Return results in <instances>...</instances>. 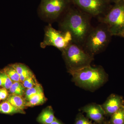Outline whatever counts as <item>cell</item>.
<instances>
[{
	"label": "cell",
	"instance_id": "obj_11",
	"mask_svg": "<svg viewBox=\"0 0 124 124\" xmlns=\"http://www.w3.org/2000/svg\"><path fill=\"white\" fill-rule=\"evenodd\" d=\"M56 119L53 108L48 106L42 111L37 120L41 124H50Z\"/></svg>",
	"mask_w": 124,
	"mask_h": 124
},
{
	"label": "cell",
	"instance_id": "obj_5",
	"mask_svg": "<svg viewBox=\"0 0 124 124\" xmlns=\"http://www.w3.org/2000/svg\"><path fill=\"white\" fill-rule=\"evenodd\" d=\"M100 21L107 26L112 35L121 37L124 32V0L114 4Z\"/></svg>",
	"mask_w": 124,
	"mask_h": 124
},
{
	"label": "cell",
	"instance_id": "obj_15",
	"mask_svg": "<svg viewBox=\"0 0 124 124\" xmlns=\"http://www.w3.org/2000/svg\"><path fill=\"white\" fill-rule=\"evenodd\" d=\"M110 124H124V106L110 116Z\"/></svg>",
	"mask_w": 124,
	"mask_h": 124
},
{
	"label": "cell",
	"instance_id": "obj_1",
	"mask_svg": "<svg viewBox=\"0 0 124 124\" xmlns=\"http://www.w3.org/2000/svg\"><path fill=\"white\" fill-rule=\"evenodd\" d=\"M59 23L60 31L69 32L73 42L82 46L92 28L91 16L76 9L68 8Z\"/></svg>",
	"mask_w": 124,
	"mask_h": 124
},
{
	"label": "cell",
	"instance_id": "obj_24",
	"mask_svg": "<svg viewBox=\"0 0 124 124\" xmlns=\"http://www.w3.org/2000/svg\"><path fill=\"white\" fill-rule=\"evenodd\" d=\"M50 124H63L61 121L59 120L56 119L53 122H52Z\"/></svg>",
	"mask_w": 124,
	"mask_h": 124
},
{
	"label": "cell",
	"instance_id": "obj_23",
	"mask_svg": "<svg viewBox=\"0 0 124 124\" xmlns=\"http://www.w3.org/2000/svg\"><path fill=\"white\" fill-rule=\"evenodd\" d=\"M8 93L6 89L3 88L0 89V98L1 100H5L7 99Z\"/></svg>",
	"mask_w": 124,
	"mask_h": 124
},
{
	"label": "cell",
	"instance_id": "obj_4",
	"mask_svg": "<svg viewBox=\"0 0 124 124\" xmlns=\"http://www.w3.org/2000/svg\"><path fill=\"white\" fill-rule=\"evenodd\" d=\"M68 71L76 70L91 65L93 56L80 46L72 42L62 51Z\"/></svg>",
	"mask_w": 124,
	"mask_h": 124
},
{
	"label": "cell",
	"instance_id": "obj_8",
	"mask_svg": "<svg viewBox=\"0 0 124 124\" xmlns=\"http://www.w3.org/2000/svg\"><path fill=\"white\" fill-rule=\"evenodd\" d=\"M82 11L91 16L101 15L110 7L108 0H71Z\"/></svg>",
	"mask_w": 124,
	"mask_h": 124
},
{
	"label": "cell",
	"instance_id": "obj_9",
	"mask_svg": "<svg viewBox=\"0 0 124 124\" xmlns=\"http://www.w3.org/2000/svg\"><path fill=\"white\" fill-rule=\"evenodd\" d=\"M81 110L85 113L87 118L97 124H101L105 121L106 114L101 105L90 103L83 107Z\"/></svg>",
	"mask_w": 124,
	"mask_h": 124
},
{
	"label": "cell",
	"instance_id": "obj_7",
	"mask_svg": "<svg viewBox=\"0 0 124 124\" xmlns=\"http://www.w3.org/2000/svg\"><path fill=\"white\" fill-rule=\"evenodd\" d=\"M72 42L73 40L69 32L57 30L49 23L45 28L44 38L40 46L45 48L47 46H53L62 52Z\"/></svg>",
	"mask_w": 124,
	"mask_h": 124
},
{
	"label": "cell",
	"instance_id": "obj_2",
	"mask_svg": "<svg viewBox=\"0 0 124 124\" xmlns=\"http://www.w3.org/2000/svg\"><path fill=\"white\" fill-rule=\"evenodd\" d=\"M68 72L72 76V81L77 86L90 91L100 88L108 79V75L101 66L90 65Z\"/></svg>",
	"mask_w": 124,
	"mask_h": 124
},
{
	"label": "cell",
	"instance_id": "obj_22",
	"mask_svg": "<svg viewBox=\"0 0 124 124\" xmlns=\"http://www.w3.org/2000/svg\"><path fill=\"white\" fill-rule=\"evenodd\" d=\"M33 75H34L32 71L27 67V68L19 75L20 82H23L28 78Z\"/></svg>",
	"mask_w": 124,
	"mask_h": 124
},
{
	"label": "cell",
	"instance_id": "obj_29",
	"mask_svg": "<svg viewBox=\"0 0 124 124\" xmlns=\"http://www.w3.org/2000/svg\"><path fill=\"white\" fill-rule=\"evenodd\" d=\"M1 100L0 98V100Z\"/></svg>",
	"mask_w": 124,
	"mask_h": 124
},
{
	"label": "cell",
	"instance_id": "obj_14",
	"mask_svg": "<svg viewBox=\"0 0 124 124\" xmlns=\"http://www.w3.org/2000/svg\"><path fill=\"white\" fill-rule=\"evenodd\" d=\"M46 100L44 92H40L34 95L26 103V107H32L43 104Z\"/></svg>",
	"mask_w": 124,
	"mask_h": 124
},
{
	"label": "cell",
	"instance_id": "obj_13",
	"mask_svg": "<svg viewBox=\"0 0 124 124\" xmlns=\"http://www.w3.org/2000/svg\"><path fill=\"white\" fill-rule=\"evenodd\" d=\"M0 113L7 115H13L18 113L24 114L25 112L24 111L16 108L6 100L0 103Z\"/></svg>",
	"mask_w": 124,
	"mask_h": 124
},
{
	"label": "cell",
	"instance_id": "obj_21",
	"mask_svg": "<svg viewBox=\"0 0 124 124\" xmlns=\"http://www.w3.org/2000/svg\"><path fill=\"white\" fill-rule=\"evenodd\" d=\"M74 124H94L89 119L85 117L81 113L78 114Z\"/></svg>",
	"mask_w": 124,
	"mask_h": 124
},
{
	"label": "cell",
	"instance_id": "obj_25",
	"mask_svg": "<svg viewBox=\"0 0 124 124\" xmlns=\"http://www.w3.org/2000/svg\"><path fill=\"white\" fill-rule=\"evenodd\" d=\"M108 0L110 2H113L114 4H115V3H117L120 1L124 0Z\"/></svg>",
	"mask_w": 124,
	"mask_h": 124
},
{
	"label": "cell",
	"instance_id": "obj_26",
	"mask_svg": "<svg viewBox=\"0 0 124 124\" xmlns=\"http://www.w3.org/2000/svg\"><path fill=\"white\" fill-rule=\"evenodd\" d=\"M110 124V123H109V122H108V121H104V122H103V123H102V124Z\"/></svg>",
	"mask_w": 124,
	"mask_h": 124
},
{
	"label": "cell",
	"instance_id": "obj_30",
	"mask_svg": "<svg viewBox=\"0 0 124 124\" xmlns=\"http://www.w3.org/2000/svg\"></svg>",
	"mask_w": 124,
	"mask_h": 124
},
{
	"label": "cell",
	"instance_id": "obj_19",
	"mask_svg": "<svg viewBox=\"0 0 124 124\" xmlns=\"http://www.w3.org/2000/svg\"><path fill=\"white\" fill-rule=\"evenodd\" d=\"M0 75L1 78L2 86L3 88L7 90L9 89L13 82L5 72L4 70H2L0 71Z\"/></svg>",
	"mask_w": 124,
	"mask_h": 124
},
{
	"label": "cell",
	"instance_id": "obj_3",
	"mask_svg": "<svg viewBox=\"0 0 124 124\" xmlns=\"http://www.w3.org/2000/svg\"><path fill=\"white\" fill-rule=\"evenodd\" d=\"M112 36L106 25L101 23L92 28L82 47L86 52L94 56L107 48Z\"/></svg>",
	"mask_w": 124,
	"mask_h": 124
},
{
	"label": "cell",
	"instance_id": "obj_20",
	"mask_svg": "<svg viewBox=\"0 0 124 124\" xmlns=\"http://www.w3.org/2000/svg\"><path fill=\"white\" fill-rule=\"evenodd\" d=\"M38 82L36 79L34 75L31 76L22 82L23 85L25 88L29 89L34 87L38 84Z\"/></svg>",
	"mask_w": 124,
	"mask_h": 124
},
{
	"label": "cell",
	"instance_id": "obj_10",
	"mask_svg": "<svg viewBox=\"0 0 124 124\" xmlns=\"http://www.w3.org/2000/svg\"><path fill=\"white\" fill-rule=\"evenodd\" d=\"M101 106L106 116H110L124 106V100L122 96L112 94L107 99Z\"/></svg>",
	"mask_w": 124,
	"mask_h": 124
},
{
	"label": "cell",
	"instance_id": "obj_6",
	"mask_svg": "<svg viewBox=\"0 0 124 124\" xmlns=\"http://www.w3.org/2000/svg\"><path fill=\"white\" fill-rule=\"evenodd\" d=\"M71 2V0H41L39 15L46 22H55L66 13Z\"/></svg>",
	"mask_w": 124,
	"mask_h": 124
},
{
	"label": "cell",
	"instance_id": "obj_17",
	"mask_svg": "<svg viewBox=\"0 0 124 124\" xmlns=\"http://www.w3.org/2000/svg\"><path fill=\"white\" fill-rule=\"evenodd\" d=\"M3 70L13 82H20L19 75L11 64Z\"/></svg>",
	"mask_w": 124,
	"mask_h": 124
},
{
	"label": "cell",
	"instance_id": "obj_16",
	"mask_svg": "<svg viewBox=\"0 0 124 124\" xmlns=\"http://www.w3.org/2000/svg\"><path fill=\"white\" fill-rule=\"evenodd\" d=\"M26 88L20 82H14L9 89L11 94L22 96L25 94Z\"/></svg>",
	"mask_w": 124,
	"mask_h": 124
},
{
	"label": "cell",
	"instance_id": "obj_12",
	"mask_svg": "<svg viewBox=\"0 0 124 124\" xmlns=\"http://www.w3.org/2000/svg\"><path fill=\"white\" fill-rule=\"evenodd\" d=\"M6 100L12 106L19 110L24 111L23 110L26 107V101L22 96L10 94L8 96Z\"/></svg>",
	"mask_w": 124,
	"mask_h": 124
},
{
	"label": "cell",
	"instance_id": "obj_18",
	"mask_svg": "<svg viewBox=\"0 0 124 124\" xmlns=\"http://www.w3.org/2000/svg\"><path fill=\"white\" fill-rule=\"evenodd\" d=\"M42 92H43V89L41 85L39 84H38L31 88L27 89L24 94L25 100L28 101L34 95Z\"/></svg>",
	"mask_w": 124,
	"mask_h": 124
},
{
	"label": "cell",
	"instance_id": "obj_28",
	"mask_svg": "<svg viewBox=\"0 0 124 124\" xmlns=\"http://www.w3.org/2000/svg\"><path fill=\"white\" fill-rule=\"evenodd\" d=\"M121 37H123V38H124V33H123V34H122V35Z\"/></svg>",
	"mask_w": 124,
	"mask_h": 124
},
{
	"label": "cell",
	"instance_id": "obj_27",
	"mask_svg": "<svg viewBox=\"0 0 124 124\" xmlns=\"http://www.w3.org/2000/svg\"><path fill=\"white\" fill-rule=\"evenodd\" d=\"M0 86H2V82H1V78L0 75Z\"/></svg>",
	"mask_w": 124,
	"mask_h": 124
}]
</instances>
